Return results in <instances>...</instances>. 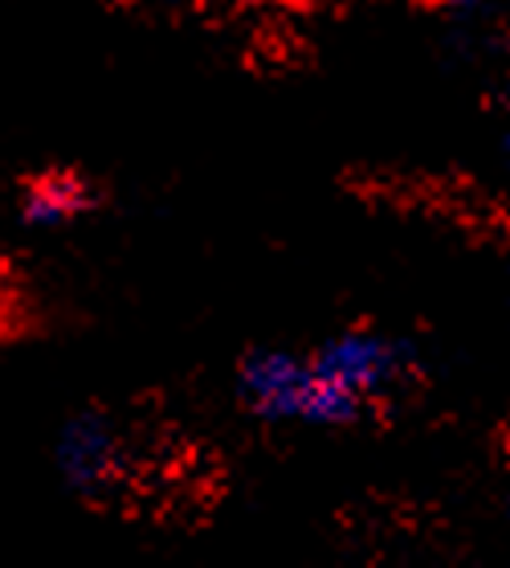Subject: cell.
I'll list each match as a JSON object with an SVG mask.
<instances>
[{"label":"cell","mask_w":510,"mask_h":568,"mask_svg":"<svg viewBox=\"0 0 510 568\" xmlns=\"http://www.w3.org/2000/svg\"><path fill=\"white\" fill-rule=\"evenodd\" d=\"M242 393L262 417L274 422H306V426H335L356 417L359 409L332 381L319 373L315 356L303 361L294 352H262L242 368Z\"/></svg>","instance_id":"1"},{"label":"cell","mask_w":510,"mask_h":568,"mask_svg":"<svg viewBox=\"0 0 510 568\" xmlns=\"http://www.w3.org/2000/svg\"><path fill=\"white\" fill-rule=\"evenodd\" d=\"M315 364L332 381L335 393H344L356 409L364 400L380 397L384 388L400 376V352L384 336H371V332H347V336L332 339L315 356Z\"/></svg>","instance_id":"2"},{"label":"cell","mask_w":510,"mask_h":568,"mask_svg":"<svg viewBox=\"0 0 510 568\" xmlns=\"http://www.w3.org/2000/svg\"><path fill=\"white\" fill-rule=\"evenodd\" d=\"M115 454H119L115 434L99 417H78L74 426L62 434V442H58L62 475L74 487H82V491H94V487H102L106 478L115 475Z\"/></svg>","instance_id":"3"},{"label":"cell","mask_w":510,"mask_h":568,"mask_svg":"<svg viewBox=\"0 0 510 568\" xmlns=\"http://www.w3.org/2000/svg\"><path fill=\"white\" fill-rule=\"evenodd\" d=\"M90 205L86 184L78 176H38V181L26 189V201H21V213H26L29 225H65L74 221L82 209Z\"/></svg>","instance_id":"4"},{"label":"cell","mask_w":510,"mask_h":568,"mask_svg":"<svg viewBox=\"0 0 510 568\" xmlns=\"http://www.w3.org/2000/svg\"><path fill=\"white\" fill-rule=\"evenodd\" d=\"M507 160H510V131H507Z\"/></svg>","instance_id":"5"}]
</instances>
